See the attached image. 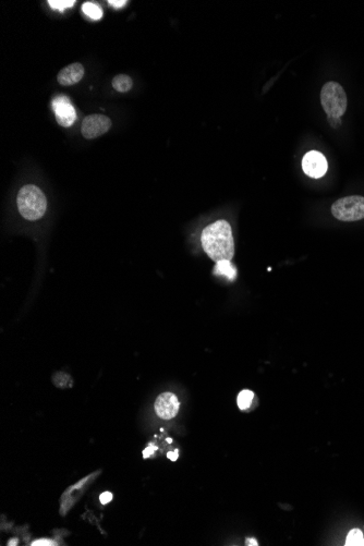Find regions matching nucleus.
Masks as SVG:
<instances>
[{
  "mask_svg": "<svg viewBox=\"0 0 364 546\" xmlns=\"http://www.w3.org/2000/svg\"><path fill=\"white\" fill-rule=\"evenodd\" d=\"M33 545H52V542H50V541H37V542H34Z\"/></svg>",
  "mask_w": 364,
  "mask_h": 546,
  "instance_id": "nucleus-21",
  "label": "nucleus"
},
{
  "mask_svg": "<svg viewBox=\"0 0 364 546\" xmlns=\"http://www.w3.org/2000/svg\"><path fill=\"white\" fill-rule=\"evenodd\" d=\"M133 87L132 79L127 76V74H118L114 79H112V88L120 93H126Z\"/></svg>",
  "mask_w": 364,
  "mask_h": 546,
  "instance_id": "nucleus-11",
  "label": "nucleus"
},
{
  "mask_svg": "<svg viewBox=\"0 0 364 546\" xmlns=\"http://www.w3.org/2000/svg\"><path fill=\"white\" fill-rule=\"evenodd\" d=\"M302 168L304 174L311 177V178H320L327 171L328 164L322 153L311 151L304 155L302 159Z\"/></svg>",
  "mask_w": 364,
  "mask_h": 546,
  "instance_id": "nucleus-6",
  "label": "nucleus"
},
{
  "mask_svg": "<svg viewBox=\"0 0 364 546\" xmlns=\"http://www.w3.org/2000/svg\"><path fill=\"white\" fill-rule=\"evenodd\" d=\"M17 204L21 215L28 221L34 222L45 215L47 200L39 186L28 184L20 189Z\"/></svg>",
  "mask_w": 364,
  "mask_h": 546,
  "instance_id": "nucleus-2",
  "label": "nucleus"
},
{
  "mask_svg": "<svg viewBox=\"0 0 364 546\" xmlns=\"http://www.w3.org/2000/svg\"><path fill=\"white\" fill-rule=\"evenodd\" d=\"M17 543H18V540H12L9 542V545H17Z\"/></svg>",
  "mask_w": 364,
  "mask_h": 546,
  "instance_id": "nucleus-23",
  "label": "nucleus"
},
{
  "mask_svg": "<svg viewBox=\"0 0 364 546\" xmlns=\"http://www.w3.org/2000/svg\"><path fill=\"white\" fill-rule=\"evenodd\" d=\"M112 122L107 116L104 115H89L83 119L81 132L85 138L92 140L108 132L111 128Z\"/></svg>",
  "mask_w": 364,
  "mask_h": 546,
  "instance_id": "nucleus-5",
  "label": "nucleus"
},
{
  "mask_svg": "<svg viewBox=\"0 0 364 546\" xmlns=\"http://www.w3.org/2000/svg\"><path fill=\"white\" fill-rule=\"evenodd\" d=\"M180 408L179 400L177 396L171 393H164L159 395L155 401V411L159 417L164 420L173 419L178 413Z\"/></svg>",
  "mask_w": 364,
  "mask_h": 546,
  "instance_id": "nucleus-8",
  "label": "nucleus"
},
{
  "mask_svg": "<svg viewBox=\"0 0 364 546\" xmlns=\"http://www.w3.org/2000/svg\"><path fill=\"white\" fill-rule=\"evenodd\" d=\"M178 453H179L178 451H175V453H168V454H167V457H168L170 460H173V461H176V460L178 459Z\"/></svg>",
  "mask_w": 364,
  "mask_h": 546,
  "instance_id": "nucleus-20",
  "label": "nucleus"
},
{
  "mask_svg": "<svg viewBox=\"0 0 364 546\" xmlns=\"http://www.w3.org/2000/svg\"><path fill=\"white\" fill-rule=\"evenodd\" d=\"M328 121L330 122V125L333 126L334 128H337L340 124V118H336V117H328Z\"/></svg>",
  "mask_w": 364,
  "mask_h": 546,
  "instance_id": "nucleus-19",
  "label": "nucleus"
},
{
  "mask_svg": "<svg viewBox=\"0 0 364 546\" xmlns=\"http://www.w3.org/2000/svg\"><path fill=\"white\" fill-rule=\"evenodd\" d=\"M245 544H247V545H253V546L259 545L258 542H256V541H255L254 539H248L247 541H245Z\"/></svg>",
  "mask_w": 364,
  "mask_h": 546,
  "instance_id": "nucleus-22",
  "label": "nucleus"
},
{
  "mask_svg": "<svg viewBox=\"0 0 364 546\" xmlns=\"http://www.w3.org/2000/svg\"><path fill=\"white\" fill-rule=\"evenodd\" d=\"M320 103L328 117L340 118L346 112L348 106L345 90L339 83L327 82L320 91Z\"/></svg>",
  "mask_w": 364,
  "mask_h": 546,
  "instance_id": "nucleus-3",
  "label": "nucleus"
},
{
  "mask_svg": "<svg viewBox=\"0 0 364 546\" xmlns=\"http://www.w3.org/2000/svg\"><path fill=\"white\" fill-rule=\"evenodd\" d=\"M362 545H364V540H363V544H362Z\"/></svg>",
  "mask_w": 364,
  "mask_h": 546,
  "instance_id": "nucleus-24",
  "label": "nucleus"
},
{
  "mask_svg": "<svg viewBox=\"0 0 364 546\" xmlns=\"http://www.w3.org/2000/svg\"><path fill=\"white\" fill-rule=\"evenodd\" d=\"M363 533L359 529H353L349 532L346 540V545L348 546H358L363 544Z\"/></svg>",
  "mask_w": 364,
  "mask_h": 546,
  "instance_id": "nucleus-14",
  "label": "nucleus"
},
{
  "mask_svg": "<svg viewBox=\"0 0 364 546\" xmlns=\"http://www.w3.org/2000/svg\"><path fill=\"white\" fill-rule=\"evenodd\" d=\"M52 109L55 111L56 120L61 127H70L77 119V112L73 108L70 99L67 96L60 95L52 100Z\"/></svg>",
  "mask_w": 364,
  "mask_h": 546,
  "instance_id": "nucleus-7",
  "label": "nucleus"
},
{
  "mask_svg": "<svg viewBox=\"0 0 364 546\" xmlns=\"http://www.w3.org/2000/svg\"><path fill=\"white\" fill-rule=\"evenodd\" d=\"M155 451H156V447H154L153 445H149L146 449H144V451H143L144 458H148Z\"/></svg>",
  "mask_w": 364,
  "mask_h": 546,
  "instance_id": "nucleus-18",
  "label": "nucleus"
},
{
  "mask_svg": "<svg viewBox=\"0 0 364 546\" xmlns=\"http://www.w3.org/2000/svg\"><path fill=\"white\" fill-rule=\"evenodd\" d=\"M84 77V67L80 62H74L61 69L59 71L57 80L59 84L63 87H70V85L77 84Z\"/></svg>",
  "mask_w": 364,
  "mask_h": 546,
  "instance_id": "nucleus-9",
  "label": "nucleus"
},
{
  "mask_svg": "<svg viewBox=\"0 0 364 546\" xmlns=\"http://www.w3.org/2000/svg\"><path fill=\"white\" fill-rule=\"evenodd\" d=\"M83 12L88 15L89 18L92 20H99L103 17V11L101 9L93 2H85L82 6Z\"/></svg>",
  "mask_w": 364,
  "mask_h": 546,
  "instance_id": "nucleus-12",
  "label": "nucleus"
},
{
  "mask_svg": "<svg viewBox=\"0 0 364 546\" xmlns=\"http://www.w3.org/2000/svg\"><path fill=\"white\" fill-rule=\"evenodd\" d=\"M76 1L74 0H49L48 4L55 10H59V11H63L65 9L71 8L74 6Z\"/></svg>",
  "mask_w": 364,
  "mask_h": 546,
  "instance_id": "nucleus-15",
  "label": "nucleus"
},
{
  "mask_svg": "<svg viewBox=\"0 0 364 546\" xmlns=\"http://www.w3.org/2000/svg\"><path fill=\"white\" fill-rule=\"evenodd\" d=\"M214 273L218 276H225L228 280H234L235 277H237V271H235L233 265L230 263V261L227 260L217 262Z\"/></svg>",
  "mask_w": 364,
  "mask_h": 546,
  "instance_id": "nucleus-10",
  "label": "nucleus"
},
{
  "mask_svg": "<svg viewBox=\"0 0 364 546\" xmlns=\"http://www.w3.org/2000/svg\"><path fill=\"white\" fill-rule=\"evenodd\" d=\"M331 214L341 222H357L364 218V197L352 195L339 199L331 205Z\"/></svg>",
  "mask_w": 364,
  "mask_h": 546,
  "instance_id": "nucleus-4",
  "label": "nucleus"
},
{
  "mask_svg": "<svg viewBox=\"0 0 364 546\" xmlns=\"http://www.w3.org/2000/svg\"><path fill=\"white\" fill-rule=\"evenodd\" d=\"M254 398V394L251 390H242L238 396L237 403L238 407L241 410H247L249 407L252 404V400Z\"/></svg>",
  "mask_w": 364,
  "mask_h": 546,
  "instance_id": "nucleus-13",
  "label": "nucleus"
},
{
  "mask_svg": "<svg viewBox=\"0 0 364 546\" xmlns=\"http://www.w3.org/2000/svg\"><path fill=\"white\" fill-rule=\"evenodd\" d=\"M99 500H100L101 504H104V505L108 504V502L112 500V494L110 493V492H105V493H103L100 495Z\"/></svg>",
  "mask_w": 364,
  "mask_h": 546,
  "instance_id": "nucleus-16",
  "label": "nucleus"
},
{
  "mask_svg": "<svg viewBox=\"0 0 364 546\" xmlns=\"http://www.w3.org/2000/svg\"><path fill=\"white\" fill-rule=\"evenodd\" d=\"M202 247L214 262L230 261L234 255V241L230 224L226 221H217L203 230L201 235Z\"/></svg>",
  "mask_w": 364,
  "mask_h": 546,
  "instance_id": "nucleus-1",
  "label": "nucleus"
},
{
  "mask_svg": "<svg viewBox=\"0 0 364 546\" xmlns=\"http://www.w3.org/2000/svg\"><path fill=\"white\" fill-rule=\"evenodd\" d=\"M108 3L110 4L111 7H114V8H117V9H118V8L124 7L125 4L127 3V1H126V0H109Z\"/></svg>",
  "mask_w": 364,
  "mask_h": 546,
  "instance_id": "nucleus-17",
  "label": "nucleus"
}]
</instances>
